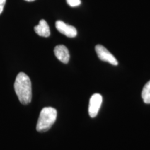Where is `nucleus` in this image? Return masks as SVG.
<instances>
[{
	"instance_id": "1",
	"label": "nucleus",
	"mask_w": 150,
	"mask_h": 150,
	"mask_svg": "<svg viewBox=\"0 0 150 150\" xmlns=\"http://www.w3.org/2000/svg\"><path fill=\"white\" fill-rule=\"evenodd\" d=\"M14 88L20 102L23 105L30 103L32 100V86L30 77L23 72L16 77Z\"/></svg>"
},
{
	"instance_id": "2",
	"label": "nucleus",
	"mask_w": 150,
	"mask_h": 150,
	"mask_svg": "<svg viewBox=\"0 0 150 150\" xmlns=\"http://www.w3.org/2000/svg\"><path fill=\"white\" fill-rule=\"evenodd\" d=\"M57 118V111L53 107H45L41 110L38 120L36 129L40 132H44L54 125Z\"/></svg>"
},
{
	"instance_id": "3",
	"label": "nucleus",
	"mask_w": 150,
	"mask_h": 150,
	"mask_svg": "<svg viewBox=\"0 0 150 150\" xmlns=\"http://www.w3.org/2000/svg\"><path fill=\"white\" fill-rule=\"evenodd\" d=\"M95 50L98 58L103 61L107 62L112 65L118 64V61L107 48L101 45H97L95 47Z\"/></svg>"
},
{
	"instance_id": "4",
	"label": "nucleus",
	"mask_w": 150,
	"mask_h": 150,
	"mask_svg": "<svg viewBox=\"0 0 150 150\" xmlns=\"http://www.w3.org/2000/svg\"><path fill=\"white\" fill-rule=\"evenodd\" d=\"M102 102V97L99 93L93 94L90 100L88 113L92 118L96 116L100 110Z\"/></svg>"
},
{
	"instance_id": "5",
	"label": "nucleus",
	"mask_w": 150,
	"mask_h": 150,
	"mask_svg": "<svg viewBox=\"0 0 150 150\" xmlns=\"http://www.w3.org/2000/svg\"><path fill=\"white\" fill-rule=\"evenodd\" d=\"M55 26L57 30L60 33L68 38H75L77 36V32L76 28L72 26L66 24L64 22L60 20L57 21L56 22Z\"/></svg>"
},
{
	"instance_id": "6",
	"label": "nucleus",
	"mask_w": 150,
	"mask_h": 150,
	"mask_svg": "<svg viewBox=\"0 0 150 150\" xmlns=\"http://www.w3.org/2000/svg\"><path fill=\"white\" fill-rule=\"evenodd\" d=\"M56 57L64 64H67L70 60V53L67 48L64 45H58L54 49Z\"/></svg>"
},
{
	"instance_id": "7",
	"label": "nucleus",
	"mask_w": 150,
	"mask_h": 150,
	"mask_svg": "<svg viewBox=\"0 0 150 150\" xmlns=\"http://www.w3.org/2000/svg\"><path fill=\"white\" fill-rule=\"evenodd\" d=\"M34 30L38 35L44 38H48L51 33L48 23L45 20H41L38 25L34 27Z\"/></svg>"
},
{
	"instance_id": "8",
	"label": "nucleus",
	"mask_w": 150,
	"mask_h": 150,
	"mask_svg": "<svg viewBox=\"0 0 150 150\" xmlns=\"http://www.w3.org/2000/svg\"><path fill=\"white\" fill-rule=\"evenodd\" d=\"M142 97L145 103H150V81L144 87L142 91Z\"/></svg>"
},
{
	"instance_id": "9",
	"label": "nucleus",
	"mask_w": 150,
	"mask_h": 150,
	"mask_svg": "<svg viewBox=\"0 0 150 150\" xmlns=\"http://www.w3.org/2000/svg\"><path fill=\"white\" fill-rule=\"evenodd\" d=\"M67 3L71 7H76L80 5L81 3V0H66Z\"/></svg>"
},
{
	"instance_id": "10",
	"label": "nucleus",
	"mask_w": 150,
	"mask_h": 150,
	"mask_svg": "<svg viewBox=\"0 0 150 150\" xmlns=\"http://www.w3.org/2000/svg\"><path fill=\"white\" fill-rule=\"evenodd\" d=\"M6 0H0V14L4 10V8L6 4Z\"/></svg>"
},
{
	"instance_id": "11",
	"label": "nucleus",
	"mask_w": 150,
	"mask_h": 150,
	"mask_svg": "<svg viewBox=\"0 0 150 150\" xmlns=\"http://www.w3.org/2000/svg\"><path fill=\"white\" fill-rule=\"evenodd\" d=\"M25 1H28V2H32V1H35V0H25Z\"/></svg>"
}]
</instances>
